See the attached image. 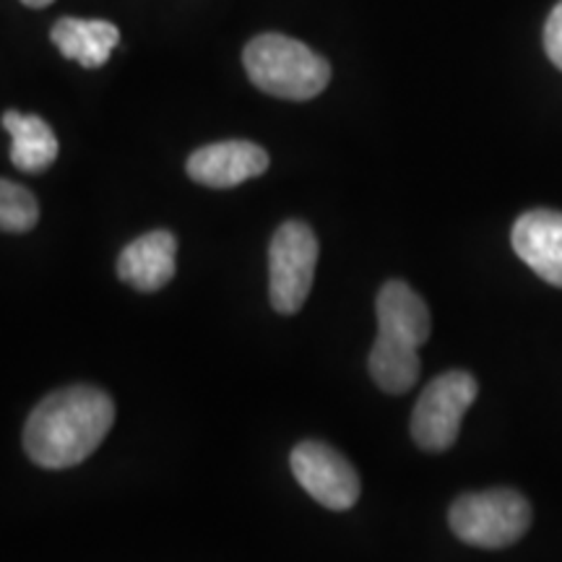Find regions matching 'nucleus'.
Instances as JSON below:
<instances>
[{
    "label": "nucleus",
    "instance_id": "3",
    "mask_svg": "<svg viewBox=\"0 0 562 562\" xmlns=\"http://www.w3.org/2000/svg\"><path fill=\"white\" fill-rule=\"evenodd\" d=\"M250 81L279 100L305 102L318 97L331 81V66L305 42L286 34H261L243 53Z\"/></svg>",
    "mask_w": 562,
    "mask_h": 562
},
{
    "label": "nucleus",
    "instance_id": "5",
    "mask_svg": "<svg viewBox=\"0 0 562 562\" xmlns=\"http://www.w3.org/2000/svg\"><path fill=\"white\" fill-rule=\"evenodd\" d=\"M476 378L467 370L442 372L422 391L412 414V438L422 451L442 453L459 440L463 414L476 402Z\"/></svg>",
    "mask_w": 562,
    "mask_h": 562
},
{
    "label": "nucleus",
    "instance_id": "1",
    "mask_svg": "<svg viewBox=\"0 0 562 562\" xmlns=\"http://www.w3.org/2000/svg\"><path fill=\"white\" fill-rule=\"evenodd\" d=\"M115 404L94 385H68L34 406L24 427L26 456L42 469H70L87 461L108 438Z\"/></svg>",
    "mask_w": 562,
    "mask_h": 562
},
{
    "label": "nucleus",
    "instance_id": "13",
    "mask_svg": "<svg viewBox=\"0 0 562 562\" xmlns=\"http://www.w3.org/2000/svg\"><path fill=\"white\" fill-rule=\"evenodd\" d=\"M40 222V203L19 182L0 178V232H30Z\"/></svg>",
    "mask_w": 562,
    "mask_h": 562
},
{
    "label": "nucleus",
    "instance_id": "7",
    "mask_svg": "<svg viewBox=\"0 0 562 562\" xmlns=\"http://www.w3.org/2000/svg\"><path fill=\"white\" fill-rule=\"evenodd\" d=\"M292 474L300 487L328 510H349L360 501V474L336 451L318 440L300 442L292 451Z\"/></svg>",
    "mask_w": 562,
    "mask_h": 562
},
{
    "label": "nucleus",
    "instance_id": "15",
    "mask_svg": "<svg viewBox=\"0 0 562 562\" xmlns=\"http://www.w3.org/2000/svg\"><path fill=\"white\" fill-rule=\"evenodd\" d=\"M24 5H30V9H45V5L55 3V0H21Z\"/></svg>",
    "mask_w": 562,
    "mask_h": 562
},
{
    "label": "nucleus",
    "instance_id": "14",
    "mask_svg": "<svg viewBox=\"0 0 562 562\" xmlns=\"http://www.w3.org/2000/svg\"><path fill=\"white\" fill-rule=\"evenodd\" d=\"M544 50L547 58L562 70V0L554 5L544 24Z\"/></svg>",
    "mask_w": 562,
    "mask_h": 562
},
{
    "label": "nucleus",
    "instance_id": "8",
    "mask_svg": "<svg viewBox=\"0 0 562 562\" xmlns=\"http://www.w3.org/2000/svg\"><path fill=\"white\" fill-rule=\"evenodd\" d=\"M510 245L516 256L544 279L562 286V214L552 209L526 211L510 229Z\"/></svg>",
    "mask_w": 562,
    "mask_h": 562
},
{
    "label": "nucleus",
    "instance_id": "12",
    "mask_svg": "<svg viewBox=\"0 0 562 562\" xmlns=\"http://www.w3.org/2000/svg\"><path fill=\"white\" fill-rule=\"evenodd\" d=\"M3 128L11 136V161L21 172H45L58 159V138L40 115H21L9 110L3 115Z\"/></svg>",
    "mask_w": 562,
    "mask_h": 562
},
{
    "label": "nucleus",
    "instance_id": "10",
    "mask_svg": "<svg viewBox=\"0 0 562 562\" xmlns=\"http://www.w3.org/2000/svg\"><path fill=\"white\" fill-rule=\"evenodd\" d=\"M178 240L172 232L157 229L128 243L117 258V277L138 292H157L175 277Z\"/></svg>",
    "mask_w": 562,
    "mask_h": 562
},
{
    "label": "nucleus",
    "instance_id": "2",
    "mask_svg": "<svg viewBox=\"0 0 562 562\" xmlns=\"http://www.w3.org/2000/svg\"><path fill=\"white\" fill-rule=\"evenodd\" d=\"M378 339L370 351V375L381 391L402 396L419 381V347L430 339L427 302L406 281L391 279L378 292Z\"/></svg>",
    "mask_w": 562,
    "mask_h": 562
},
{
    "label": "nucleus",
    "instance_id": "11",
    "mask_svg": "<svg viewBox=\"0 0 562 562\" xmlns=\"http://www.w3.org/2000/svg\"><path fill=\"white\" fill-rule=\"evenodd\" d=\"M50 40L63 58L76 60L83 68H102L121 42V32L115 24L102 19L66 16L55 21Z\"/></svg>",
    "mask_w": 562,
    "mask_h": 562
},
{
    "label": "nucleus",
    "instance_id": "6",
    "mask_svg": "<svg viewBox=\"0 0 562 562\" xmlns=\"http://www.w3.org/2000/svg\"><path fill=\"white\" fill-rule=\"evenodd\" d=\"M318 266V237L311 224L284 222L273 232L269 248V297L273 311L294 315L313 290Z\"/></svg>",
    "mask_w": 562,
    "mask_h": 562
},
{
    "label": "nucleus",
    "instance_id": "4",
    "mask_svg": "<svg viewBox=\"0 0 562 562\" xmlns=\"http://www.w3.org/2000/svg\"><path fill=\"white\" fill-rule=\"evenodd\" d=\"M531 503L516 490H484L461 495L448 510V524L461 542L480 550H503L529 531Z\"/></svg>",
    "mask_w": 562,
    "mask_h": 562
},
{
    "label": "nucleus",
    "instance_id": "9",
    "mask_svg": "<svg viewBox=\"0 0 562 562\" xmlns=\"http://www.w3.org/2000/svg\"><path fill=\"white\" fill-rule=\"evenodd\" d=\"M269 154L252 140H220L188 157L191 180L206 188H235L269 170Z\"/></svg>",
    "mask_w": 562,
    "mask_h": 562
}]
</instances>
